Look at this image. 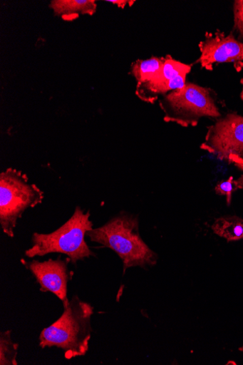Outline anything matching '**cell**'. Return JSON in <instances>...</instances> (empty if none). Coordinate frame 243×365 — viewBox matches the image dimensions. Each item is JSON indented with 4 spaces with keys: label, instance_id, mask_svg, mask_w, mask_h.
Here are the masks:
<instances>
[{
    "label": "cell",
    "instance_id": "obj_1",
    "mask_svg": "<svg viewBox=\"0 0 243 365\" xmlns=\"http://www.w3.org/2000/svg\"><path fill=\"white\" fill-rule=\"evenodd\" d=\"M91 242L115 252L128 269L154 267L158 256L142 239L140 222L136 217L125 213L113 218L105 225L87 232Z\"/></svg>",
    "mask_w": 243,
    "mask_h": 365
},
{
    "label": "cell",
    "instance_id": "obj_2",
    "mask_svg": "<svg viewBox=\"0 0 243 365\" xmlns=\"http://www.w3.org/2000/svg\"><path fill=\"white\" fill-rule=\"evenodd\" d=\"M93 314L91 305L73 296L63 305L60 318L41 331L40 346L61 349L67 359L86 355L92 334Z\"/></svg>",
    "mask_w": 243,
    "mask_h": 365
},
{
    "label": "cell",
    "instance_id": "obj_3",
    "mask_svg": "<svg viewBox=\"0 0 243 365\" xmlns=\"http://www.w3.org/2000/svg\"><path fill=\"white\" fill-rule=\"evenodd\" d=\"M159 104L165 122L185 128L197 126L203 118L222 116L215 91L192 83L163 96Z\"/></svg>",
    "mask_w": 243,
    "mask_h": 365
},
{
    "label": "cell",
    "instance_id": "obj_4",
    "mask_svg": "<svg viewBox=\"0 0 243 365\" xmlns=\"http://www.w3.org/2000/svg\"><path fill=\"white\" fill-rule=\"evenodd\" d=\"M89 212L84 213L77 207L74 215L61 227L51 234L34 233L32 237V246L25 255L32 258L43 257L50 253L66 255L73 263L95 256L88 246L85 237L87 232L93 229Z\"/></svg>",
    "mask_w": 243,
    "mask_h": 365
},
{
    "label": "cell",
    "instance_id": "obj_5",
    "mask_svg": "<svg viewBox=\"0 0 243 365\" xmlns=\"http://www.w3.org/2000/svg\"><path fill=\"white\" fill-rule=\"evenodd\" d=\"M43 192L21 171L10 168L0 174V225L9 237L25 211L43 202Z\"/></svg>",
    "mask_w": 243,
    "mask_h": 365
},
{
    "label": "cell",
    "instance_id": "obj_6",
    "mask_svg": "<svg viewBox=\"0 0 243 365\" xmlns=\"http://www.w3.org/2000/svg\"><path fill=\"white\" fill-rule=\"evenodd\" d=\"M200 149L243 171V115L231 112L216 120Z\"/></svg>",
    "mask_w": 243,
    "mask_h": 365
},
{
    "label": "cell",
    "instance_id": "obj_7",
    "mask_svg": "<svg viewBox=\"0 0 243 365\" xmlns=\"http://www.w3.org/2000/svg\"><path fill=\"white\" fill-rule=\"evenodd\" d=\"M198 46L200 56L196 63L202 69L212 71L215 64L222 63H232L237 73L243 69V43L235 38L233 32L227 36L220 30L207 32Z\"/></svg>",
    "mask_w": 243,
    "mask_h": 365
},
{
    "label": "cell",
    "instance_id": "obj_8",
    "mask_svg": "<svg viewBox=\"0 0 243 365\" xmlns=\"http://www.w3.org/2000/svg\"><path fill=\"white\" fill-rule=\"evenodd\" d=\"M160 76L154 81L137 84L135 93L145 103L154 104L159 96L183 88L192 65L186 64L167 55Z\"/></svg>",
    "mask_w": 243,
    "mask_h": 365
},
{
    "label": "cell",
    "instance_id": "obj_9",
    "mask_svg": "<svg viewBox=\"0 0 243 365\" xmlns=\"http://www.w3.org/2000/svg\"><path fill=\"white\" fill-rule=\"evenodd\" d=\"M69 261H71L69 258L65 261L58 257L57 259H50L44 262L36 259L26 262L22 259L21 262L36 277L41 286V291L52 292L59 298L63 306L69 302L67 297V284L72 277L67 267Z\"/></svg>",
    "mask_w": 243,
    "mask_h": 365
},
{
    "label": "cell",
    "instance_id": "obj_10",
    "mask_svg": "<svg viewBox=\"0 0 243 365\" xmlns=\"http://www.w3.org/2000/svg\"><path fill=\"white\" fill-rule=\"evenodd\" d=\"M50 8L64 21H73L81 14L93 16L97 4L95 0H53Z\"/></svg>",
    "mask_w": 243,
    "mask_h": 365
},
{
    "label": "cell",
    "instance_id": "obj_11",
    "mask_svg": "<svg viewBox=\"0 0 243 365\" xmlns=\"http://www.w3.org/2000/svg\"><path fill=\"white\" fill-rule=\"evenodd\" d=\"M164 58L152 57L149 59H138L131 65L130 74L137 84H143L155 80L160 74Z\"/></svg>",
    "mask_w": 243,
    "mask_h": 365
},
{
    "label": "cell",
    "instance_id": "obj_12",
    "mask_svg": "<svg viewBox=\"0 0 243 365\" xmlns=\"http://www.w3.org/2000/svg\"><path fill=\"white\" fill-rule=\"evenodd\" d=\"M212 228L215 235L228 242L243 240V219L239 217H221L214 221Z\"/></svg>",
    "mask_w": 243,
    "mask_h": 365
},
{
    "label": "cell",
    "instance_id": "obj_13",
    "mask_svg": "<svg viewBox=\"0 0 243 365\" xmlns=\"http://www.w3.org/2000/svg\"><path fill=\"white\" fill-rule=\"evenodd\" d=\"M19 345L11 339V331L8 330L0 334V364L17 365Z\"/></svg>",
    "mask_w": 243,
    "mask_h": 365
},
{
    "label": "cell",
    "instance_id": "obj_14",
    "mask_svg": "<svg viewBox=\"0 0 243 365\" xmlns=\"http://www.w3.org/2000/svg\"><path fill=\"white\" fill-rule=\"evenodd\" d=\"M215 192L219 195L226 196L227 205L229 207L232 204V194L238 190L232 176L227 180L219 182L215 187Z\"/></svg>",
    "mask_w": 243,
    "mask_h": 365
},
{
    "label": "cell",
    "instance_id": "obj_15",
    "mask_svg": "<svg viewBox=\"0 0 243 365\" xmlns=\"http://www.w3.org/2000/svg\"><path fill=\"white\" fill-rule=\"evenodd\" d=\"M234 30L238 34V40H243V0H235L233 4Z\"/></svg>",
    "mask_w": 243,
    "mask_h": 365
},
{
    "label": "cell",
    "instance_id": "obj_16",
    "mask_svg": "<svg viewBox=\"0 0 243 365\" xmlns=\"http://www.w3.org/2000/svg\"><path fill=\"white\" fill-rule=\"evenodd\" d=\"M106 2L116 5L122 9H124L127 5L131 6L135 3V1H128V0H108Z\"/></svg>",
    "mask_w": 243,
    "mask_h": 365
},
{
    "label": "cell",
    "instance_id": "obj_17",
    "mask_svg": "<svg viewBox=\"0 0 243 365\" xmlns=\"http://www.w3.org/2000/svg\"><path fill=\"white\" fill-rule=\"evenodd\" d=\"M234 183L238 190H243V175H241L237 180H234Z\"/></svg>",
    "mask_w": 243,
    "mask_h": 365
},
{
    "label": "cell",
    "instance_id": "obj_18",
    "mask_svg": "<svg viewBox=\"0 0 243 365\" xmlns=\"http://www.w3.org/2000/svg\"><path fill=\"white\" fill-rule=\"evenodd\" d=\"M240 84L242 86V89H241V92H240V98H241L242 101H243V78L240 81Z\"/></svg>",
    "mask_w": 243,
    "mask_h": 365
}]
</instances>
